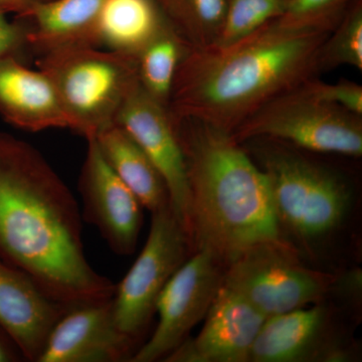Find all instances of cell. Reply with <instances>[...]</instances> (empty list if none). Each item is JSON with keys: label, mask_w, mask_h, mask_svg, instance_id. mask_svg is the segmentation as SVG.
Masks as SVG:
<instances>
[{"label": "cell", "mask_w": 362, "mask_h": 362, "mask_svg": "<svg viewBox=\"0 0 362 362\" xmlns=\"http://www.w3.org/2000/svg\"><path fill=\"white\" fill-rule=\"evenodd\" d=\"M105 0H47L21 18L28 49L37 56L69 47L97 45V25Z\"/></svg>", "instance_id": "obj_17"}, {"label": "cell", "mask_w": 362, "mask_h": 362, "mask_svg": "<svg viewBox=\"0 0 362 362\" xmlns=\"http://www.w3.org/2000/svg\"><path fill=\"white\" fill-rule=\"evenodd\" d=\"M329 33L285 28L275 20L225 47L190 49L176 74L171 115L233 133L274 98L318 75Z\"/></svg>", "instance_id": "obj_2"}, {"label": "cell", "mask_w": 362, "mask_h": 362, "mask_svg": "<svg viewBox=\"0 0 362 362\" xmlns=\"http://www.w3.org/2000/svg\"><path fill=\"white\" fill-rule=\"evenodd\" d=\"M225 21L214 47H225L244 39L281 18L290 0H226Z\"/></svg>", "instance_id": "obj_23"}, {"label": "cell", "mask_w": 362, "mask_h": 362, "mask_svg": "<svg viewBox=\"0 0 362 362\" xmlns=\"http://www.w3.org/2000/svg\"><path fill=\"white\" fill-rule=\"evenodd\" d=\"M25 361L20 349L8 334L0 326V362H18Z\"/></svg>", "instance_id": "obj_28"}, {"label": "cell", "mask_w": 362, "mask_h": 362, "mask_svg": "<svg viewBox=\"0 0 362 362\" xmlns=\"http://www.w3.org/2000/svg\"><path fill=\"white\" fill-rule=\"evenodd\" d=\"M225 271L226 266L209 251L192 252L159 295L156 329L130 362L164 361L182 344L206 317L223 286Z\"/></svg>", "instance_id": "obj_9"}, {"label": "cell", "mask_w": 362, "mask_h": 362, "mask_svg": "<svg viewBox=\"0 0 362 362\" xmlns=\"http://www.w3.org/2000/svg\"><path fill=\"white\" fill-rule=\"evenodd\" d=\"M37 66L56 88L70 130L86 140L116 123L138 84L135 58L93 45L42 54Z\"/></svg>", "instance_id": "obj_5"}, {"label": "cell", "mask_w": 362, "mask_h": 362, "mask_svg": "<svg viewBox=\"0 0 362 362\" xmlns=\"http://www.w3.org/2000/svg\"><path fill=\"white\" fill-rule=\"evenodd\" d=\"M268 181L283 239L301 255L341 232L354 204L351 183L335 169L287 143L254 138L240 143Z\"/></svg>", "instance_id": "obj_4"}, {"label": "cell", "mask_w": 362, "mask_h": 362, "mask_svg": "<svg viewBox=\"0 0 362 362\" xmlns=\"http://www.w3.org/2000/svg\"><path fill=\"white\" fill-rule=\"evenodd\" d=\"M173 117L187 163L194 252L206 250L226 267L256 245L286 242L266 176L232 133Z\"/></svg>", "instance_id": "obj_3"}, {"label": "cell", "mask_w": 362, "mask_h": 362, "mask_svg": "<svg viewBox=\"0 0 362 362\" xmlns=\"http://www.w3.org/2000/svg\"><path fill=\"white\" fill-rule=\"evenodd\" d=\"M168 23L158 0H105L97 45L136 58Z\"/></svg>", "instance_id": "obj_18"}, {"label": "cell", "mask_w": 362, "mask_h": 362, "mask_svg": "<svg viewBox=\"0 0 362 362\" xmlns=\"http://www.w3.org/2000/svg\"><path fill=\"white\" fill-rule=\"evenodd\" d=\"M323 302L267 318L250 362L351 361L350 343L337 330L334 309Z\"/></svg>", "instance_id": "obj_11"}, {"label": "cell", "mask_w": 362, "mask_h": 362, "mask_svg": "<svg viewBox=\"0 0 362 362\" xmlns=\"http://www.w3.org/2000/svg\"><path fill=\"white\" fill-rule=\"evenodd\" d=\"M78 192L85 220L96 226L116 255H132L141 230L144 207L114 173L102 156L95 138L87 140Z\"/></svg>", "instance_id": "obj_12"}, {"label": "cell", "mask_w": 362, "mask_h": 362, "mask_svg": "<svg viewBox=\"0 0 362 362\" xmlns=\"http://www.w3.org/2000/svg\"><path fill=\"white\" fill-rule=\"evenodd\" d=\"M238 142L269 138L315 153L362 156V116L295 88L255 112L232 133Z\"/></svg>", "instance_id": "obj_6"}, {"label": "cell", "mask_w": 362, "mask_h": 362, "mask_svg": "<svg viewBox=\"0 0 362 362\" xmlns=\"http://www.w3.org/2000/svg\"><path fill=\"white\" fill-rule=\"evenodd\" d=\"M192 252L170 204L153 211L146 243L112 297L114 320L124 335L139 341L156 314L162 290Z\"/></svg>", "instance_id": "obj_8"}, {"label": "cell", "mask_w": 362, "mask_h": 362, "mask_svg": "<svg viewBox=\"0 0 362 362\" xmlns=\"http://www.w3.org/2000/svg\"><path fill=\"white\" fill-rule=\"evenodd\" d=\"M356 0H290L277 18L285 28L331 33Z\"/></svg>", "instance_id": "obj_24"}, {"label": "cell", "mask_w": 362, "mask_h": 362, "mask_svg": "<svg viewBox=\"0 0 362 362\" xmlns=\"http://www.w3.org/2000/svg\"><path fill=\"white\" fill-rule=\"evenodd\" d=\"M78 202L30 143L0 132V259L66 308L112 299L116 285L90 265Z\"/></svg>", "instance_id": "obj_1"}, {"label": "cell", "mask_w": 362, "mask_h": 362, "mask_svg": "<svg viewBox=\"0 0 362 362\" xmlns=\"http://www.w3.org/2000/svg\"><path fill=\"white\" fill-rule=\"evenodd\" d=\"M0 116L28 132L70 129L51 78L16 57L0 61Z\"/></svg>", "instance_id": "obj_16"}, {"label": "cell", "mask_w": 362, "mask_h": 362, "mask_svg": "<svg viewBox=\"0 0 362 362\" xmlns=\"http://www.w3.org/2000/svg\"><path fill=\"white\" fill-rule=\"evenodd\" d=\"M116 124L135 140L156 165L168 187L171 209L189 239L187 163L175 121L168 107L149 96L138 82L119 112Z\"/></svg>", "instance_id": "obj_10"}, {"label": "cell", "mask_w": 362, "mask_h": 362, "mask_svg": "<svg viewBox=\"0 0 362 362\" xmlns=\"http://www.w3.org/2000/svg\"><path fill=\"white\" fill-rule=\"evenodd\" d=\"M340 66L362 70V0L350 6L321 47L319 73Z\"/></svg>", "instance_id": "obj_22"}, {"label": "cell", "mask_w": 362, "mask_h": 362, "mask_svg": "<svg viewBox=\"0 0 362 362\" xmlns=\"http://www.w3.org/2000/svg\"><path fill=\"white\" fill-rule=\"evenodd\" d=\"M47 0H0V13L23 16Z\"/></svg>", "instance_id": "obj_27"}, {"label": "cell", "mask_w": 362, "mask_h": 362, "mask_svg": "<svg viewBox=\"0 0 362 362\" xmlns=\"http://www.w3.org/2000/svg\"><path fill=\"white\" fill-rule=\"evenodd\" d=\"M28 49L25 23L18 18L11 21L0 13V61L11 57L21 59Z\"/></svg>", "instance_id": "obj_26"}, {"label": "cell", "mask_w": 362, "mask_h": 362, "mask_svg": "<svg viewBox=\"0 0 362 362\" xmlns=\"http://www.w3.org/2000/svg\"><path fill=\"white\" fill-rule=\"evenodd\" d=\"M192 47L168 23L136 56L139 85L159 103L168 107L178 69Z\"/></svg>", "instance_id": "obj_20"}, {"label": "cell", "mask_w": 362, "mask_h": 362, "mask_svg": "<svg viewBox=\"0 0 362 362\" xmlns=\"http://www.w3.org/2000/svg\"><path fill=\"white\" fill-rule=\"evenodd\" d=\"M302 87L324 102L362 116V88L356 83L342 80L327 84L315 77L304 82Z\"/></svg>", "instance_id": "obj_25"}, {"label": "cell", "mask_w": 362, "mask_h": 362, "mask_svg": "<svg viewBox=\"0 0 362 362\" xmlns=\"http://www.w3.org/2000/svg\"><path fill=\"white\" fill-rule=\"evenodd\" d=\"M66 309L23 272L0 259V326L25 361L37 362L52 328Z\"/></svg>", "instance_id": "obj_15"}, {"label": "cell", "mask_w": 362, "mask_h": 362, "mask_svg": "<svg viewBox=\"0 0 362 362\" xmlns=\"http://www.w3.org/2000/svg\"><path fill=\"white\" fill-rule=\"evenodd\" d=\"M137 346L117 327L110 299L66 309L52 328L37 362L131 361Z\"/></svg>", "instance_id": "obj_13"}, {"label": "cell", "mask_w": 362, "mask_h": 362, "mask_svg": "<svg viewBox=\"0 0 362 362\" xmlns=\"http://www.w3.org/2000/svg\"><path fill=\"white\" fill-rule=\"evenodd\" d=\"M337 276L316 270L286 242L250 247L226 267L223 286L267 318L325 301Z\"/></svg>", "instance_id": "obj_7"}, {"label": "cell", "mask_w": 362, "mask_h": 362, "mask_svg": "<svg viewBox=\"0 0 362 362\" xmlns=\"http://www.w3.org/2000/svg\"><path fill=\"white\" fill-rule=\"evenodd\" d=\"M164 16L192 49L211 47L225 21L226 0H158Z\"/></svg>", "instance_id": "obj_21"}, {"label": "cell", "mask_w": 362, "mask_h": 362, "mask_svg": "<svg viewBox=\"0 0 362 362\" xmlns=\"http://www.w3.org/2000/svg\"><path fill=\"white\" fill-rule=\"evenodd\" d=\"M102 156L144 209L153 213L169 204L168 187L141 147L118 124L95 137Z\"/></svg>", "instance_id": "obj_19"}, {"label": "cell", "mask_w": 362, "mask_h": 362, "mask_svg": "<svg viewBox=\"0 0 362 362\" xmlns=\"http://www.w3.org/2000/svg\"><path fill=\"white\" fill-rule=\"evenodd\" d=\"M267 317L223 286L197 337H188L163 361L250 362L252 345Z\"/></svg>", "instance_id": "obj_14"}]
</instances>
